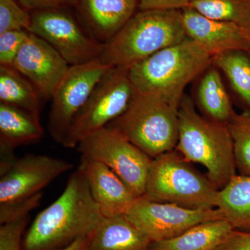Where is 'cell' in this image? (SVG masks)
I'll return each mask as SVG.
<instances>
[{
  "instance_id": "cell-11",
  "label": "cell",
  "mask_w": 250,
  "mask_h": 250,
  "mask_svg": "<svg viewBox=\"0 0 250 250\" xmlns=\"http://www.w3.org/2000/svg\"><path fill=\"white\" fill-rule=\"evenodd\" d=\"M111 67L100 59L70 65L51 98L47 127L55 142L62 145L74 118Z\"/></svg>"
},
{
  "instance_id": "cell-4",
  "label": "cell",
  "mask_w": 250,
  "mask_h": 250,
  "mask_svg": "<svg viewBox=\"0 0 250 250\" xmlns=\"http://www.w3.org/2000/svg\"><path fill=\"white\" fill-rule=\"evenodd\" d=\"M212 63V57L195 41L187 38L129 68L136 92L159 95L180 104L189 83Z\"/></svg>"
},
{
  "instance_id": "cell-19",
  "label": "cell",
  "mask_w": 250,
  "mask_h": 250,
  "mask_svg": "<svg viewBox=\"0 0 250 250\" xmlns=\"http://www.w3.org/2000/svg\"><path fill=\"white\" fill-rule=\"evenodd\" d=\"M199 77L195 89V102L202 116L215 123L228 125L236 112L220 70L211 64Z\"/></svg>"
},
{
  "instance_id": "cell-20",
  "label": "cell",
  "mask_w": 250,
  "mask_h": 250,
  "mask_svg": "<svg viewBox=\"0 0 250 250\" xmlns=\"http://www.w3.org/2000/svg\"><path fill=\"white\" fill-rule=\"evenodd\" d=\"M233 230L225 219L208 220L170 239L152 243L150 250H215Z\"/></svg>"
},
{
  "instance_id": "cell-17",
  "label": "cell",
  "mask_w": 250,
  "mask_h": 250,
  "mask_svg": "<svg viewBox=\"0 0 250 250\" xmlns=\"http://www.w3.org/2000/svg\"><path fill=\"white\" fill-rule=\"evenodd\" d=\"M152 242L125 215L103 218L90 233L85 250H150Z\"/></svg>"
},
{
  "instance_id": "cell-10",
  "label": "cell",
  "mask_w": 250,
  "mask_h": 250,
  "mask_svg": "<svg viewBox=\"0 0 250 250\" xmlns=\"http://www.w3.org/2000/svg\"><path fill=\"white\" fill-rule=\"evenodd\" d=\"M69 9L31 11L29 31L52 45L70 65L100 58L104 44L94 39Z\"/></svg>"
},
{
  "instance_id": "cell-8",
  "label": "cell",
  "mask_w": 250,
  "mask_h": 250,
  "mask_svg": "<svg viewBox=\"0 0 250 250\" xmlns=\"http://www.w3.org/2000/svg\"><path fill=\"white\" fill-rule=\"evenodd\" d=\"M77 147L82 157L118 174L138 198L144 195L153 159L124 136L105 126L85 136Z\"/></svg>"
},
{
  "instance_id": "cell-13",
  "label": "cell",
  "mask_w": 250,
  "mask_h": 250,
  "mask_svg": "<svg viewBox=\"0 0 250 250\" xmlns=\"http://www.w3.org/2000/svg\"><path fill=\"white\" fill-rule=\"evenodd\" d=\"M70 65L48 42L29 32L12 67L30 81L42 100H51Z\"/></svg>"
},
{
  "instance_id": "cell-26",
  "label": "cell",
  "mask_w": 250,
  "mask_h": 250,
  "mask_svg": "<svg viewBox=\"0 0 250 250\" xmlns=\"http://www.w3.org/2000/svg\"><path fill=\"white\" fill-rule=\"evenodd\" d=\"M31 24V11L17 0H0V34L9 31H29Z\"/></svg>"
},
{
  "instance_id": "cell-15",
  "label": "cell",
  "mask_w": 250,
  "mask_h": 250,
  "mask_svg": "<svg viewBox=\"0 0 250 250\" xmlns=\"http://www.w3.org/2000/svg\"><path fill=\"white\" fill-rule=\"evenodd\" d=\"M75 9L92 37L104 44L136 14L139 0H79Z\"/></svg>"
},
{
  "instance_id": "cell-30",
  "label": "cell",
  "mask_w": 250,
  "mask_h": 250,
  "mask_svg": "<svg viewBox=\"0 0 250 250\" xmlns=\"http://www.w3.org/2000/svg\"><path fill=\"white\" fill-rule=\"evenodd\" d=\"M215 250H250V233L234 229Z\"/></svg>"
},
{
  "instance_id": "cell-12",
  "label": "cell",
  "mask_w": 250,
  "mask_h": 250,
  "mask_svg": "<svg viewBox=\"0 0 250 250\" xmlns=\"http://www.w3.org/2000/svg\"><path fill=\"white\" fill-rule=\"evenodd\" d=\"M125 216L152 243L170 239L198 224L224 219L218 208H191L139 197Z\"/></svg>"
},
{
  "instance_id": "cell-24",
  "label": "cell",
  "mask_w": 250,
  "mask_h": 250,
  "mask_svg": "<svg viewBox=\"0 0 250 250\" xmlns=\"http://www.w3.org/2000/svg\"><path fill=\"white\" fill-rule=\"evenodd\" d=\"M188 6L206 17L235 23L250 37V0H190Z\"/></svg>"
},
{
  "instance_id": "cell-9",
  "label": "cell",
  "mask_w": 250,
  "mask_h": 250,
  "mask_svg": "<svg viewBox=\"0 0 250 250\" xmlns=\"http://www.w3.org/2000/svg\"><path fill=\"white\" fill-rule=\"evenodd\" d=\"M72 167L68 161L42 154L1 158L0 207L29 202Z\"/></svg>"
},
{
  "instance_id": "cell-22",
  "label": "cell",
  "mask_w": 250,
  "mask_h": 250,
  "mask_svg": "<svg viewBox=\"0 0 250 250\" xmlns=\"http://www.w3.org/2000/svg\"><path fill=\"white\" fill-rule=\"evenodd\" d=\"M42 100L35 85L12 66H0V103L39 116Z\"/></svg>"
},
{
  "instance_id": "cell-2",
  "label": "cell",
  "mask_w": 250,
  "mask_h": 250,
  "mask_svg": "<svg viewBox=\"0 0 250 250\" xmlns=\"http://www.w3.org/2000/svg\"><path fill=\"white\" fill-rule=\"evenodd\" d=\"M176 150L190 163L201 164L217 188L237 174L233 140L228 125L210 121L195 109L184 95L179 107V139Z\"/></svg>"
},
{
  "instance_id": "cell-31",
  "label": "cell",
  "mask_w": 250,
  "mask_h": 250,
  "mask_svg": "<svg viewBox=\"0 0 250 250\" xmlns=\"http://www.w3.org/2000/svg\"><path fill=\"white\" fill-rule=\"evenodd\" d=\"M190 0H139V11L147 10H182L188 7Z\"/></svg>"
},
{
  "instance_id": "cell-29",
  "label": "cell",
  "mask_w": 250,
  "mask_h": 250,
  "mask_svg": "<svg viewBox=\"0 0 250 250\" xmlns=\"http://www.w3.org/2000/svg\"><path fill=\"white\" fill-rule=\"evenodd\" d=\"M28 11L76 7L79 0H17Z\"/></svg>"
},
{
  "instance_id": "cell-16",
  "label": "cell",
  "mask_w": 250,
  "mask_h": 250,
  "mask_svg": "<svg viewBox=\"0 0 250 250\" xmlns=\"http://www.w3.org/2000/svg\"><path fill=\"white\" fill-rule=\"evenodd\" d=\"M90 192L104 218L124 215L138 197L118 175L101 163L81 158Z\"/></svg>"
},
{
  "instance_id": "cell-7",
  "label": "cell",
  "mask_w": 250,
  "mask_h": 250,
  "mask_svg": "<svg viewBox=\"0 0 250 250\" xmlns=\"http://www.w3.org/2000/svg\"><path fill=\"white\" fill-rule=\"evenodd\" d=\"M135 93L129 68L112 67L74 118L62 146L76 147L85 136L105 127L126 111Z\"/></svg>"
},
{
  "instance_id": "cell-23",
  "label": "cell",
  "mask_w": 250,
  "mask_h": 250,
  "mask_svg": "<svg viewBox=\"0 0 250 250\" xmlns=\"http://www.w3.org/2000/svg\"><path fill=\"white\" fill-rule=\"evenodd\" d=\"M212 65L223 72L233 91L250 110V52L233 50L212 57Z\"/></svg>"
},
{
  "instance_id": "cell-32",
  "label": "cell",
  "mask_w": 250,
  "mask_h": 250,
  "mask_svg": "<svg viewBox=\"0 0 250 250\" xmlns=\"http://www.w3.org/2000/svg\"><path fill=\"white\" fill-rule=\"evenodd\" d=\"M90 234L79 238L69 246L56 250H85L89 242Z\"/></svg>"
},
{
  "instance_id": "cell-1",
  "label": "cell",
  "mask_w": 250,
  "mask_h": 250,
  "mask_svg": "<svg viewBox=\"0 0 250 250\" xmlns=\"http://www.w3.org/2000/svg\"><path fill=\"white\" fill-rule=\"evenodd\" d=\"M103 218L80 162L62 195L34 219L23 238L22 250L64 248L89 235Z\"/></svg>"
},
{
  "instance_id": "cell-21",
  "label": "cell",
  "mask_w": 250,
  "mask_h": 250,
  "mask_svg": "<svg viewBox=\"0 0 250 250\" xmlns=\"http://www.w3.org/2000/svg\"><path fill=\"white\" fill-rule=\"evenodd\" d=\"M216 208L234 229L250 233V175L237 174L220 189Z\"/></svg>"
},
{
  "instance_id": "cell-3",
  "label": "cell",
  "mask_w": 250,
  "mask_h": 250,
  "mask_svg": "<svg viewBox=\"0 0 250 250\" xmlns=\"http://www.w3.org/2000/svg\"><path fill=\"white\" fill-rule=\"evenodd\" d=\"M187 38L182 10L139 11L104 44L99 59L108 66L129 68Z\"/></svg>"
},
{
  "instance_id": "cell-33",
  "label": "cell",
  "mask_w": 250,
  "mask_h": 250,
  "mask_svg": "<svg viewBox=\"0 0 250 250\" xmlns=\"http://www.w3.org/2000/svg\"></svg>"
},
{
  "instance_id": "cell-25",
  "label": "cell",
  "mask_w": 250,
  "mask_h": 250,
  "mask_svg": "<svg viewBox=\"0 0 250 250\" xmlns=\"http://www.w3.org/2000/svg\"><path fill=\"white\" fill-rule=\"evenodd\" d=\"M238 174L250 175V110L235 113L229 123Z\"/></svg>"
},
{
  "instance_id": "cell-14",
  "label": "cell",
  "mask_w": 250,
  "mask_h": 250,
  "mask_svg": "<svg viewBox=\"0 0 250 250\" xmlns=\"http://www.w3.org/2000/svg\"><path fill=\"white\" fill-rule=\"evenodd\" d=\"M187 38L213 57L233 50L250 51V37L238 24L203 16L190 6L182 9Z\"/></svg>"
},
{
  "instance_id": "cell-6",
  "label": "cell",
  "mask_w": 250,
  "mask_h": 250,
  "mask_svg": "<svg viewBox=\"0 0 250 250\" xmlns=\"http://www.w3.org/2000/svg\"><path fill=\"white\" fill-rule=\"evenodd\" d=\"M219 189L176 149L152 159L141 197L191 208H215Z\"/></svg>"
},
{
  "instance_id": "cell-5",
  "label": "cell",
  "mask_w": 250,
  "mask_h": 250,
  "mask_svg": "<svg viewBox=\"0 0 250 250\" xmlns=\"http://www.w3.org/2000/svg\"><path fill=\"white\" fill-rule=\"evenodd\" d=\"M179 107L168 100L136 91L126 111L106 125L152 159L175 149Z\"/></svg>"
},
{
  "instance_id": "cell-27",
  "label": "cell",
  "mask_w": 250,
  "mask_h": 250,
  "mask_svg": "<svg viewBox=\"0 0 250 250\" xmlns=\"http://www.w3.org/2000/svg\"><path fill=\"white\" fill-rule=\"evenodd\" d=\"M29 32L16 30L0 34V65L12 66Z\"/></svg>"
},
{
  "instance_id": "cell-18",
  "label": "cell",
  "mask_w": 250,
  "mask_h": 250,
  "mask_svg": "<svg viewBox=\"0 0 250 250\" xmlns=\"http://www.w3.org/2000/svg\"><path fill=\"white\" fill-rule=\"evenodd\" d=\"M44 136L39 116L0 103V152H14Z\"/></svg>"
},
{
  "instance_id": "cell-28",
  "label": "cell",
  "mask_w": 250,
  "mask_h": 250,
  "mask_svg": "<svg viewBox=\"0 0 250 250\" xmlns=\"http://www.w3.org/2000/svg\"><path fill=\"white\" fill-rule=\"evenodd\" d=\"M29 215L3 224L0 226V250H22L23 234Z\"/></svg>"
}]
</instances>
